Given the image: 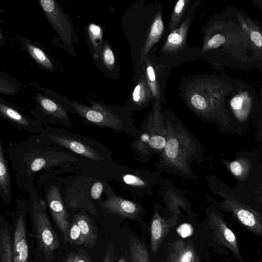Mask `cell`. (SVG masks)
Wrapping results in <instances>:
<instances>
[{
  "instance_id": "obj_4",
  "label": "cell",
  "mask_w": 262,
  "mask_h": 262,
  "mask_svg": "<svg viewBox=\"0 0 262 262\" xmlns=\"http://www.w3.org/2000/svg\"><path fill=\"white\" fill-rule=\"evenodd\" d=\"M31 209L34 234L39 249L47 258H51L58 248L59 243L48 218L45 203L42 200L39 202L34 201Z\"/></svg>"
},
{
  "instance_id": "obj_43",
  "label": "cell",
  "mask_w": 262,
  "mask_h": 262,
  "mask_svg": "<svg viewBox=\"0 0 262 262\" xmlns=\"http://www.w3.org/2000/svg\"><path fill=\"white\" fill-rule=\"evenodd\" d=\"M195 262H200L199 258H198Z\"/></svg>"
},
{
  "instance_id": "obj_39",
  "label": "cell",
  "mask_w": 262,
  "mask_h": 262,
  "mask_svg": "<svg viewBox=\"0 0 262 262\" xmlns=\"http://www.w3.org/2000/svg\"><path fill=\"white\" fill-rule=\"evenodd\" d=\"M258 97H259L261 109L262 110V81L261 82V84H260V85L259 87Z\"/></svg>"
},
{
  "instance_id": "obj_3",
  "label": "cell",
  "mask_w": 262,
  "mask_h": 262,
  "mask_svg": "<svg viewBox=\"0 0 262 262\" xmlns=\"http://www.w3.org/2000/svg\"><path fill=\"white\" fill-rule=\"evenodd\" d=\"M224 105L227 116L230 113L237 121L242 122L261 108L258 94L254 86L238 79L234 88L225 96Z\"/></svg>"
},
{
  "instance_id": "obj_33",
  "label": "cell",
  "mask_w": 262,
  "mask_h": 262,
  "mask_svg": "<svg viewBox=\"0 0 262 262\" xmlns=\"http://www.w3.org/2000/svg\"><path fill=\"white\" fill-rule=\"evenodd\" d=\"M124 182L128 185L141 186L144 182L139 178L132 174H126L123 177Z\"/></svg>"
},
{
  "instance_id": "obj_22",
  "label": "cell",
  "mask_w": 262,
  "mask_h": 262,
  "mask_svg": "<svg viewBox=\"0 0 262 262\" xmlns=\"http://www.w3.org/2000/svg\"><path fill=\"white\" fill-rule=\"evenodd\" d=\"M151 94L145 78H141L134 88L132 94L133 101L139 105H142L150 99Z\"/></svg>"
},
{
  "instance_id": "obj_36",
  "label": "cell",
  "mask_w": 262,
  "mask_h": 262,
  "mask_svg": "<svg viewBox=\"0 0 262 262\" xmlns=\"http://www.w3.org/2000/svg\"><path fill=\"white\" fill-rule=\"evenodd\" d=\"M46 160L41 158L35 159L31 164L30 168L32 171H36L41 169L45 166Z\"/></svg>"
},
{
  "instance_id": "obj_24",
  "label": "cell",
  "mask_w": 262,
  "mask_h": 262,
  "mask_svg": "<svg viewBox=\"0 0 262 262\" xmlns=\"http://www.w3.org/2000/svg\"><path fill=\"white\" fill-rule=\"evenodd\" d=\"M189 2L188 0H179L177 2L169 21L168 29L169 31L178 28Z\"/></svg>"
},
{
  "instance_id": "obj_42",
  "label": "cell",
  "mask_w": 262,
  "mask_h": 262,
  "mask_svg": "<svg viewBox=\"0 0 262 262\" xmlns=\"http://www.w3.org/2000/svg\"><path fill=\"white\" fill-rule=\"evenodd\" d=\"M13 262H21L19 258V257L16 255L13 254Z\"/></svg>"
},
{
  "instance_id": "obj_26",
  "label": "cell",
  "mask_w": 262,
  "mask_h": 262,
  "mask_svg": "<svg viewBox=\"0 0 262 262\" xmlns=\"http://www.w3.org/2000/svg\"><path fill=\"white\" fill-rule=\"evenodd\" d=\"M145 79L154 98L159 99L160 91L155 69L152 66L147 62L145 68Z\"/></svg>"
},
{
  "instance_id": "obj_6",
  "label": "cell",
  "mask_w": 262,
  "mask_h": 262,
  "mask_svg": "<svg viewBox=\"0 0 262 262\" xmlns=\"http://www.w3.org/2000/svg\"><path fill=\"white\" fill-rule=\"evenodd\" d=\"M45 14L61 39L68 43L74 40V33L64 13L53 0H40Z\"/></svg>"
},
{
  "instance_id": "obj_28",
  "label": "cell",
  "mask_w": 262,
  "mask_h": 262,
  "mask_svg": "<svg viewBox=\"0 0 262 262\" xmlns=\"http://www.w3.org/2000/svg\"><path fill=\"white\" fill-rule=\"evenodd\" d=\"M68 242L75 245H83V237L79 227L73 220L69 230Z\"/></svg>"
},
{
  "instance_id": "obj_41",
  "label": "cell",
  "mask_w": 262,
  "mask_h": 262,
  "mask_svg": "<svg viewBox=\"0 0 262 262\" xmlns=\"http://www.w3.org/2000/svg\"><path fill=\"white\" fill-rule=\"evenodd\" d=\"M117 262H128L127 258L126 255L122 256L117 261Z\"/></svg>"
},
{
  "instance_id": "obj_7",
  "label": "cell",
  "mask_w": 262,
  "mask_h": 262,
  "mask_svg": "<svg viewBox=\"0 0 262 262\" xmlns=\"http://www.w3.org/2000/svg\"><path fill=\"white\" fill-rule=\"evenodd\" d=\"M46 198L52 216L62 233L64 241L67 243L68 242V233L71 224L58 188L54 185L50 186Z\"/></svg>"
},
{
  "instance_id": "obj_2",
  "label": "cell",
  "mask_w": 262,
  "mask_h": 262,
  "mask_svg": "<svg viewBox=\"0 0 262 262\" xmlns=\"http://www.w3.org/2000/svg\"><path fill=\"white\" fill-rule=\"evenodd\" d=\"M237 80L226 75L197 78L186 88V98L191 106L203 114L228 119L224 99Z\"/></svg>"
},
{
  "instance_id": "obj_32",
  "label": "cell",
  "mask_w": 262,
  "mask_h": 262,
  "mask_svg": "<svg viewBox=\"0 0 262 262\" xmlns=\"http://www.w3.org/2000/svg\"><path fill=\"white\" fill-rule=\"evenodd\" d=\"M166 142L165 138L157 135L150 138L149 141V145L154 149H161L165 147Z\"/></svg>"
},
{
  "instance_id": "obj_23",
  "label": "cell",
  "mask_w": 262,
  "mask_h": 262,
  "mask_svg": "<svg viewBox=\"0 0 262 262\" xmlns=\"http://www.w3.org/2000/svg\"><path fill=\"white\" fill-rule=\"evenodd\" d=\"M1 114L8 120L15 124L21 126V127L28 128L31 125L30 121L20 113L5 104H0Z\"/></svg>"
},
{
  "instance_id": "obj_20",
  "label": "cell",
  "mask_w": 262,
  "mask_h": 262,
  "mask_svg": "<svg viewBox=\"0 0 262 262\" xmlns=\"http://www.w3.org/2000/svg\"><path fill=\"white\" fill-rule=\"evenodd\" d=\"M0 189L2 194L8 195L11 194L10 173L1 143H0Z\"/></svg>"
},
{
  "instance_id": "obj_9",
  "label": "cell",
  "mask_w": 262,
  "mask_h": 262,
  "mask_svg": "<svg viewBox=\"0 0 262 262\" xmlns=\"http://www.w3.org/2000/svg\"><path fill=\"white\" fill-rule=\"evenodd\" d=\"M89 107L73 101L76 112L82 117L96 125L113 127L116 121L112 114L102 105L96 102H91Z\"/></svg>"
},
{
  "instance_id": "obj_17",
  "label": "cell",
  "mask_w": 262,
  "mask_h": 262,
  "mask_svg": "<svg viewBox=\"0 0 262 262\" xmlns=\"http://www.w3.org/2000/svg\"><path fill=\"white\" fill-rule=\"evenodd\" d=\"M128 259L129 262H150L144 244L132 235L128 237Z\"/></svg>"
},
{
  "instance_id": "obj_11",
  "label": "cell",
  "mask_w": 262,
  "mask_h": 262,
  "mask_svg": "<svg viewBox=\"0 0 262 262\" xmlns=\"http://www.w3.org/2000/svg\"><path fill=\"white\" fill-rule=\"evenodd\" d=\"M167 262H195L199 258L192 244L182 239L169 246Z\"/></svg>"
},
{
  "instance_id": "obj_15",
  "label": "cell",
  "mask_w": 262,
  "mask_h": 262,
  "mask_svg": "<svg viewBox=\"0 0 262 262\" xmlns=\"http://www.w3.org/2000/svg\"><path fill=\"white\" fill-rule=\"evenodd\" d=\"M73 220L79 227L83 237V245L88 248L94 247L97 240V232L93 220L82 213L75 214Z\"/></svg>"
},
{
  "instance_id": "obj_19",
  "label": "cell",
  "mask_w": 262,
  "mask_h": 262,
  "mask_svg": "<svg viewBox=\"0 0 262 262\" xmlns=\"http://www.w3.org/2000/svg\"><path fill=\"white\" fill-rule=\"evenodd\" d=\"M0 255L1 262H13V245L9 230L6 227L1 228Z\"/></svg>"
},
{
  "instance_id": "obj_34",
  "label": "cell",
  "mask_w": 262,
  "mask_h": 262,
  "mask_svg": "<svg viewBox=\"0 0 262 262\" xmlns=\"http://www.w3.org/2000/svg\"><path fill=\"white\" fill-rule=\"evenodd\" d=\"M103 185L100 182L95 183L91 190V195L93 199H98L103 190Z\"/></svg>"
},
{
  "instance_id": "obj_29",
  "label": "cell",
  "mask_w": 262,
  "mask_h": 262,
  "mask_svg": "<svg viewBox=\"0 0 262 262\" xmlns=\"http://www.w3.org/2000/svg\"><path fill=\"white\" fill-rule=\"evenodd\" d=\"M89 32L90 40L95 48H97L98 45L101 42L102 31L97 25L91 24L89 27Z\"/></svg>"
},
{
  "instance_id": "obj_18",
  "label": "cell",
  "mask_w": 262,
  "mask_h": 262,
  "mask_svg": "<svg viewBox=\"0 0 262 262\" xmlns=\"http://www.w3.org/2000/svg\"><path fill=\"white\" fill-rule=\"evenodd\" d=\"M164 30V24L160 12L157 14L150 26L143 47V54L145 56L151 47L160 39Z\"/></svg>"
},
{
  "instance_id": "obj_38",
  "label": "cell",
  "mask_w": 262,
  "mask_h": 262,
  "mask_svg": "<svg viewBox=\"0 0 262 262\" xmlns=\"http://www.w3.org/2000/svg\"><path fill=\"white\" fill-rule=\"evenodd\" d=\"M253 6L262 12V0H252Z\"/></svg>"
},
{
  "instance_id": "obj_8",
  "label": "cell",
  "mask_w": 262,
  "mask_h": 262,
  "mask_svg": "<svg viewBox=\"0 0 262 262\" xmlns=\"http://www.w3.org/2000/svg\"><path fill=\"white\" fill-rule=\"evenodd\" d=\"M209 224L216 241L228 248L240 262H245L241 255L236 236L225 221L212 213L209 216Z\"/></svg>"
},
{
  "instance_id": "obj_30",
  "label": "cell",
  "mask_w": 262,
  "mask_h": 262,
  "mask_svg": "<svg viewBox=\"0 0 262 262\" xmlns=\"http://www.w3.org/2000/svg\"><path fill=\"white\" fill-rule=\"evenodd\" d=\"M179 142L176 138L169 139L165 147V152L166 156L170 159H175L178 153Z\"/></svg>"
},
{
  "instance_id": "obj_16",
  "label": "cell",
  "mask_w": 262,
  "mask_h": 262,
  "mask_svg": "<svg viewBox=\"0 0 262 262\" xmlns=\"http://www.w3.org/2000/svg\"><path fill=\"white\" fill-rule=\"evenodd\" d=\"M106 211L125 217H134L139 212L137 206L133 202L111 198L102 204Z\"/></svg>"
},
{
  "instance_id": "obj_25",
  "label": "cell",
  "mask_w": 262,
  "mask_h": 262,
  "mask_svg": "<svg viewBox=\"0 0 262 262\" xmlns=\"http://www.w3.org/2000/svg\"><path fill=\"white\" fill-rule=\"evenodd\" d=\"M231 172L237 179H242L247 175L250 163L245 159H239L227 164Z\"/></svg>"
},
{
  "instance_id": "obj_37",
  "label": "cell",
  "mask_w": 262,
  "mask_h": 262,
  "mask_svg": "<svg viewBox=\"0 0 262 262\" xmlns=\"http://www.w3.org/2000/svg\"><path fill=\"white\" fill-rule=\"evenodd\" d=\"M74 262H91L88 255L79 252L74 254Z\"/></svg>"
},
{
  "instance_id": "obj_10",
  "label": "cell",
  "mask_w": 262,
  "mask_h": 262,
  "mask_svg": "<svg viewBox=\"0 0 262 262\" xmlns=\"http://www.w3.org/2000/svg\"><path fill=\"white\" fill-rule=\"evenodd\" d=\"M176 224L174 219H165L158 214L154 215L149 227L150 249L153 255L157 252L164 239Z\"/></svg>"
},
{
  "instance_id": "obj_31",
  "label": "cell",
  "mask_w": 262,
  "mask_h": 262,
  "mask_svg": "<svg viewBox=\"0 0 262 262\" xmlns=\"http://www.w3.org/2000/svg\"><path fill=\"white\" fill-rule=\"evenodd\" d=\"M103 60L104 64L108 69H113L115 62V59L114 53L107 45H106L102 53Z\"/></svg>"
},
{
  "instance_id": "obj_13",
  "label": "cell",
  "mask_w": 262,
  "mask_h": 262,
  "mask_svg": "<svg viewBox=\"0 0 262 262\" xmlns=\"http://www.w3.org/2000/svg\"><path fill=\"white\" fill-rule=\"evenodd\" d=\"M191 20V16H188L179 28L171 31L161 49L162 52L172 53L178 51L183 47Z\"/></svg>"
},
{
  "instance_id": "obj_21",
  "label": "cell",
  "mask_w": 262,
  "mask_h": 262,
  "mask_svg": "<svg viewBox=\"0 0 262 262\" xmlns=\"http://www.w3.org/2000/svg\"><path fill=\"white\" fill-rule=\"evenodd\" d=\"M37 99L41 107L49 115L59 119H68L65 110L54 101L42 96H39Z\"/></svg>"
},
{
  "instance_id": "obj_12",
  "label": "cell",
  "mask_w": 262,
  "mask_h": 262,
  "mask_svg": "<svg viewBox=\"0 0 262 262\" xmlns=\"http://www.w3.org/2000/svg\"><path fill=\"white\" fill-rule=\"evenodd\" d=\"M49 137L51 141L74 152L94 160H101L95 150L81 141L63 136L49 135Z\"/></svg>"
},
{
  "instance_id": "obj_1",
  "label": "cell",
  "mask_w": 262,
  "mask_h": 262,
  "mask_svg": "<svg viewBox=\"0 0 262 262\" xmlns=\"http://www.w3.org/2000/svg\"><path fill=\"white\" fill-rule=\"evenodd\" d=\"M203 53L219 65L262 72V24L230 6L215 15L204 32Z\"/></svg>"
},
{
  "instance_id": "obj_5",
  "label": "cell",
  "mask_w": 262,
  "mask_h": 262,
  "mask_svg": "<svg viewBox=\"0 0 262 262\" xmlns=\"http://www.w3.org/2000/svg\"><path fill=\"white\" fill-rule=\"evenodd\" d=\"M224 198L223 207L254 233L262 235V219L255 210L239 202L232 195L221 192Z\"/></svg>"
},
{
  "instance_id": "obj_14",
  "label": "cell",
  "mask_w": 262,
  "mask_h": 262,
  "mask_svg": "<svg viewBox=\"0 0 262 262\" xmlns=\"http://www.w3.org/2000/svg\"><path fill=\"white\" fill-rule=\"evenodd\" d=\"M13 254L21 262H28L29 247L27 241L25 217L20 214L16 220L13 237Z\"/></svg>"
},
{
  "instance_id": "obj_27",
  "label": "cell",
  "mask_w": 262,
  "mask_h": 262,
  "mask_svg": "<svg viewBox=\"0 0 262 262\" xmlns=\"http://www.w3.org/2000/svg\"><path fill=\"white\" fill-rule=\"evenodd\" d=\"M26 46L30 54L37 62L48 69H53L51 60L41 49L28 43Z\"/></svg>"
},
{
  "instance_id": "obj_35",
  "label": "cell",
  "mask_w": 262,
  "mask_h": 262,
  "mask_svg": "<svg viewBox=\"0 0 262 262\" xmlns=\"http://www.w3.org/2000/svg\"><path fill=\"white\" fill-rule=\"evenodd\" d=\"M115 254V247L113 244H111L107 247L102 262H114Z\"/></svg>"
},
{
  "instance_id": "obj_40",
  "label": "cell",
  "mask_w": 262,
  "mask_h": 262,
  "mask_svg": "<svg viewBox=\"0 0 262 262\" xmlns=\"http://www.w3.org/2000/svg\"><path fill=\"white\" fill-rule=\"evenodd\" d=\"M74 254L73 253L69 254L65 262H74Z\"/></svg>"
}]
</instances>
